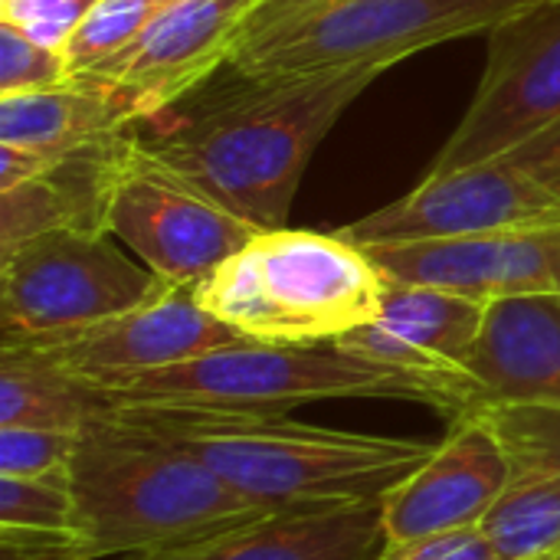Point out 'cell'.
Instances as JSON below:
<instances>
[{
    "label": "cell",
    "mask_w": 560,
    "mask_h": 560,
    "mask_svg": "<svg viewBox=\"0 0 560 560\" xmlns=\"http://www.w3.org/2000/svg\"><path fill=\"white\" fill-rule=\"evenodd\" d=\"M384 72L354 66L292 79L236 75L233 92L200 102L158 131H138L151 161L259 230L285 226L302 174L348 112Z\"/></svg>",
    "instance_id": "cell-1"
},
{
    "label": "cell",
    "mask_w": 560,
    "mask_h": 560,
    "mask_svg": "<svg viewBox=\"0 0 560 560\" xmlns=\"http://www.w3.org/2000/svg\"><path fill=\"white\" fill-rule=\"evenodd\" d=\"M118 413L197 456L243 499L276 512L384 502L436 453V443L318 427L289 410L118 404Z\"/></svg>",
    "instance_id": "cell-2"
},
{
    "label": "cell",
    "mask_w": 560,
    "mask_h": 560,
    "mask_svg": "<svg viewBox=\"0 0 560 560\" xmlns=\"http://www.w3.org/2000/svg\"><path fill=\"white\" fill-rule=\"evenodd\" d=\"M69 479L85 560L184 548L276 512L243 499L197 456L131 427L121 413L82 433Z\"/></svg>",
    "instance_id": "cell-3"
},
{
    "label": "cell",
    "mask_w": 560,
    "mask_h": 560,
    "mask_svg": "<svg viewBox=\"0 0 560 560\" xmlns=\"http://www.w3.org/2000/svg\"><path fill=\"white\" fill-rule=\"evenodd\" d=\"M95 387L121 407L217 410H292L322 400H394L459 417L482 400L469 377L404 371L364 361L338 345L262 341H236L171 368Z\"/></svg>",
    "instance_id": "cell-4"
},
{
    "label": "cell",
    "mask_w": 560,
    "mask_h": 560,
    "mask_svg": "<svg viewBox=\"0 0 560 560\" xmlns=\"http://www.w3.org/2000/svg\"><path fill=\"white\" fill-rule=\"evenodd\" d=\"M387 276L364 246L315 230H259L194 285L223 325L262 345H335L381 312Z\"/></svg>",
    "instance_id": "cell-5"
},
{
    "label": "cell",
    "mask_w": 560,
    "mask_h": 560,
    "mask_svg": "<svg viewBox=\"0 0 560 560\" xmlns=\"http://www.w3.org/2000/svg\"><path fill=\"white\" fill-rule=\"evenodd\" d=\"M532 0H325L236 46L230 69L249 79H292L384 66L430 46L489 33Z\"/></svg>",
    "instance_id": "cell-6"
},
{
    "label": "cell",
    "mask_w": 560,
    "mask_h": 560,
    "mask_svg": "<svg viewBox=\"0 0 560 560\" xmlns=\"http://www.w3.org/2000/svg\"><path fill=\"white\" fill-rule=\"evenodd\" d=\"M551 223H560V121L472 167L423 177L400 200L335 233L358 246H377Z\"/></svg>",
    "instance_id": "cell-7"
},
{
    "label": "cell",
    "mask_w": 560,
    "mask_h": 560,
    "mask_svg": "<svg viewBox=\"0 0 560 560\" xmlns=\"http://www.w3.org/2000/svg\"><path fill=\"white\" fill-rule=\"evenodd\" d=\"M171 289L144 262H131L112 233L52 230L0 253L3 341H30L89 328Z\"/></svg>",
    "instance_id": "cell-8"
},
{
    "label": "cell",
    "mask_w": 560,
    "mask_h": 560,
    "mask_svg": "<svg viewBox=\"0 0 560 560\" xmlns=\"http://www.w3.org/2000/svg\"><path fill=\"white\" fill-rule=\"evenodd\" d=\"M555 121H560V0H532L489 30L482 82L427 177L495 158Z\"/></svg>",
    "instance_id": "cell-9"
},
{
    "label": "cell",
    "mask_w": 560,
    "mask_h": 560,
    "mask_svg": "<svg viewBox=\"0 0 560 560\" xmlns=\"http://www.w3.org/2000/svg\"><path fill=\"white\" fill-rule=\"evenodd\" d=\"M105 230L154 276L180 289L203 282L259 233V226L151 161L138 135L115 177Z\"/></svg>",
    "instance_id": "cell-10"
},
{
    "label": "cell",
    "mask_w": 560,
    "mask_h": 560,
    "mask_svg": "<svg viewBox=\"0 0 560 560\" xmlns=\"http://www.w3.org/2000/svg\"><path fill=\"white\" fill-rule=\"evenodd\" d=\"M236 341H249V338L213 318L194 299V289L171 285L158 299L131 312L112 315L105 322H95L89 328L30 338V341H3V348L30 351L39 361L79 381L112 384L121 377H135L144 371L200 358L207 351Z\"/></svg>",
    "instance_id": "cell-11"
},
{
    "label": "cell",
    "mask_w": 560,
    "mask_h": 560,
    "mask_svg": "<svg viewBox=\"0 0 560 560\" xmlns=\"http://www.w3.org/2000/svg\"><path fill=\"white\" fill-rule=\"evenodd\" d=\"M249 10L253 0H161L121 56L79 79L121 92L138 125L158 118L230 66Z\"/></svg>",
    "instance_id": "cell-12"
},
{
    "label": "cell",
    "mask_w": 560,
    "mask_h": 560,
    "mask_svg": "<svg viewBox=\"0 0 560 560\" xmlns=\"http://www.w3.org/2000/svg\"><path fill=\"white\" fill-rule=\"evenodd\" d=\"M364 249L394 282L436 285L482 302L522 295L560 299V223Z\"/></svg>",
    "instance_id": "cell-13"
},
{
    "label": "cell",
    "mask_w": 560,
    "mask_h": 560,
    "mask_svg": "<svg viewBox=\"0 0 560 560\" xmlns=\"http://www.w3.org/2000/svg\"><path fill=\"white\" fill-rule=\"evenodd\" d=\"M509 486V456L479 413L456 417L453 433L436 443V453L390 495H384L387 541L427 538L443 532L479 528Z\"/></svg>",
    "instance_id": "cell-14"
},
{
    "label": "cell",
    "mask_w": 560,
    "mask_h": 560,
    "mask_svg": "<svg viewBox=\"0 0 560 560\" xmlns=\"http://www.w3.org/2000/svg\"><path fill=\"white\" fill-rule=\"evenodd\" d=\"M509 456V486L482 532L499 560L551 558L560 548V410L476 404Z\"/></svg>",
    "instance_id": "cell-15"
},
{
    "label": "cell",
    "mask_w": 560,
    "mask_h": 560,
    "mask_svg": "<svg viewBox=\"0 0 560 560\" xmlns=\"http://www.w3.org/2000/svg\"><path fill=\"white\" fill-rule=\"evenodd\" d=\"M489 302L417 282L387 279L381 312L335 345L364 361L469 377V358L486 325ZM472 381V377H469Z\"/></svg>",
    "instance_id": "cell-16"
},
{
    "label": "cell",
    "mask_w": 560,
    "mask_h": 560,
    "mask_svg": "<svg viewBox=\"0 0 560 560\" xmlns=\"http://www.w3.org/2000/svg\"><path fill=\"white\" fill-rule=\"evenodd\" d=\"M387 545L381 502L272 512L213 538L125 560H374Z\"/></svg>",
    "instance_id": "cell-17"
},
{
    "label": "cell",
    "mask_w": 560,
    "mask_h": 560,
    "mask_svg": "<svg viewBox=\"0 0 560 560\" xmlns=\"http://www.w3.org/2000/svg\"><path fill=\"white\" fill-rule=\"evenodd\" d=\"M466 374L479 404H532L560 410V299H495Z\"/></svg>",
    "instance_id": "cell-18"
},
{
    "label": "cell",
    "mask_w": 560,
    "mask_h": 560,
    "mask_svg": "<svg viewBox=\"0 0 560 560\" xmlns=\"http://www.w3.org/2000/svg\"><path fill=\"white\" fill-rule=\"evenodd\" d=\"M135 148V128L62 154L43 177L0 190V253L52 230L108 233L105 213L118 171Z\"/></svg>",
    "instance_id": "cell-19"
},
{
    "label": "cell",
    "mask_w": 560,
    "mask_h": 560,
    "mask_svg": "<svg viewBox=\"0 0 560 560\" xmlns=\"http://www.w3.org/2000/svg\"><path fill=\"white\" fill-rule=\"evenodd\" d=\"M138 128V115L121 92L89 79L59 89L0 95V144L66 154L72 148Z\"/></svg>",
    "instance_id": "cell-20"
},
{
    "label": "cell",
    "mask_w": 560,
    "mask_h": 560,
    "mask_svg": "<svg viewBox=\"0 0 560 560\" xmlns=\"http://www.w3.org/2000/svg\"><path fill=\"white\" fill-rule=\"evenodd\" d=\"M118 413V404L30 351L0 348V427L85 433Z\"/></svg>",
    "instance_id": "cell-21"
},
{
    "label": "cell",
    "mask_w": 560,
    "mask_h": 560,
    "mask_svg": "<svg viewBox=\"0 0 560 560\" xmlns=\"http://www.w3.org/2000/svg\"><path fill=\"white\" fill-rule=\"evenodd\" d=\"M158 7L161 0H92L62 49L72 79L121 56L141 36Z\"/></svg>",
    "instance_id": "cell-22"
},
{
    "label": "cell",
    "mask_w": 560,
    "mask_h": 560,
    "mask_svg": "<svg viewBox=\"0 0 560 560\" xmlns=\"http://www.w3.org/2000/svg\"><path fill=\"white\" fill-rule=\"evenodd\" d=\"M0 528L75 535V495L69 469L46 476H0Z\"/></svg>",
    "instance_id": "cell-23"
},
{
    "label": "cell",
    "mask_w": 560,
    "mask_h": 560,
    "mask_svg": "<svg viewBox=\"0 0 560 560\" xmlns=\"http://www.w3.org/2000/svg\"><path fill=\"white\" fill-rule=\"evenodd\" d=\"M66 82H72V72L62 52L0 23V95L59 89Z\"/></svg>",
    "instance_id": "cell-24"
},
{
    "label": "cell",
    "mask_w": 560,
    "mask_h": 560,
    "mask_svg": "<svg viewBox=\"0 0 560 560\" xmlns=\"http://www.w3.org/2000/svg\"><path fill=\"white\" fill-rule=\"evenodd\" d=\"M79 440V433L0 427V476H46L69 469Z\"/></svg>",
    "instance_id": "cell-25"
},
{
    "label": "cell",
    "mask_w": 560,
    "mask_h": 560,
    "mask_svg": "<svg viewBox=\"0 0 560 560\" xmlns=\"http://www.w3.org/2000/svg\"><path fill=\"white\" fill-rule=\"evenodd\" d=\"M92 0H0V23L62 52Z\"/></svg>",
    "instance_id": "cell-26"
},
{
    "label": "cell",
    "mask_w": 560,
    "mask_h": 560,
    "mask_svg": "<svg viewBox=\"0 0 560 560\" xmlns=\"http://www.w3.org/2000/svg\"><path fill=\"white\" fill-rule=\"evenodd\" d=\"M374 560H499L482 525L463 532H443L427 538L387 541Z\"/></svg>",
    "instance_id": "cell-27"
},
{
    "label": "cell",
    "mask_w": 560,
    "mask_h": 560,
    "mask_svg": "<svg viewBox=\"0 0 560 560\" xmlns=\"http://www.w3.org/2000/svg\"><path fill=\"white\" fill-rule=\"evenodd\" d=\"M59 158L62 154H52V151H33V148H20V144H0V190H13L20 184H30L36 177H43Z\"/></svg>",
    "instance_id": "cell-28"
},
{
    "label": "cell",
    "mask_w": 560,
    "mask_h": 560,
    "mask_svg": "<svg viewBox=\"0 0 560 560\" xmlns=\"http://www.w3.org/2000/svg\"><path fill=\"white\" fill-rule=\"evenodd\" d=\"M318 3H325V0H253V10H249V16L243 23V33H240V43L262 33V30H269V26H276V23H282V20H292V16H299V13H305V10H312Z\"/></svg>",
    "instance_id": "cell-29"
},
{
    "label": "cell",
    "mask_w": 560,
    "mask_h": 560,
    "mask_svg": "<svg viewBox=\"0 0 560 560\" xmlns=\"http://www.w3.org/2000/svg\"><path fill=\"white\" fill-rule=\"evenodd\" d=\"M548 560H560V548H558V551H555V555H551V558H548Z\"/></svg>",
    "instance_id": "cell-30"
},
{
    "label": "cell",
    "mask_w": 560,
    "mask_h": 560,
    "mask_svg": "<svg viewBox=\"0 0 560 560\" xmlns=\"http://www.w3.org/2000/svg\"><path fill=\"white\" fill-rule=\"evenodd\" d=\"M538 560H548V558H538Z\"/></svg>",
    "instance_id": "cell-31"
}]
</instances>
